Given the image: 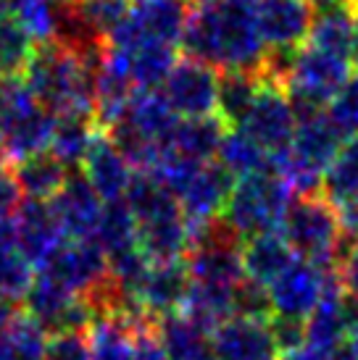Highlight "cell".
<instances>
[{
  "mask_svg": "<svg viewBox=\"0 0 358 360\" xmlns=\"http://www.w3.org/2000/svg\"><path fill=\"white\" fill-rule=\"evenodd\" d=\"M332 274H335L332 269L295 255V260L268 287L271 319L306 321L319 308V302L324 300Z\"/></svg>",
  "mask_w": 358,
  "mask_h": 360,
  "instance_id": "obj_12",
  "label": "cell"
},
{
  "mask_svg": "<svg viewBox=\"0 0 358 360\" xmlns=\"http://www.w3.org/2000/svg\"><path fill=\"white\" fill-rule=\"evenodd\" d=\"M153 329L169 360H198L211 350V334L182 310L156 321Z\"/></svg>",
  "mask_w": 358,
  "mask_h": 360,
  "instance_id": "obj_29",
  "label": "cell"
},
{
  "mask_svg": "<svg viewBox=\"0 0 358 360\" xmlns=\"http://www.w3.org/2000/svg\"><path fill=\"white\" fill-rule=\"evenodd\" d=\"M253 11L268 56L292 53L309 42L316 13L306 0H253Z\"/></svg>",
  "mask_w": 358,
  "mask_h": 360,
  "instance_id": "obj_17",
  "label": "cell"
},
{
  "mask_svg": "<svg viewBox=\"0 0 358 360\" xmlns=\"http://www.w3.org/2000/svg\"><path fill=\"white\" fill-rule=\"evenodd\" d=\"M45 360H92L85 334H56L48 342Z\"/></svg>",
  "mask_w": 358,
  "mask_h": 360,
  "instance_id": "obj_40",
  "label": "cell"
},
{
  "mask_svg": "<svg viewBox=\"0 0 358 360\" xmlns=\"http://www.w3.org/2000/svg\"><path fill=\"white\" fill-rule=\"evenodd\" d=\"M348 350L353 352V358L358 360V329L353 331V337H350V340H348Z\"/></svg>",
  "mask_w": 358,
  "mask_h": 360,
  "instance_id": "obj_50",
  "label": "cell"
},
{
  "mask_svg": "<svg viewBox=\"0 0 358 360\" xmlns=\"http://www.w3.org/2000/svg\"><path fill=\"white\" fill-rule=\"evenodd\" d=\"M106 202L98 198V192L90 187V181L80 174H69L66 184L50 200V208L58 219L66 240L90 242L98 226V219Z\"/></svg>",
  "mask_w": 358,
  "mask_h": 360,
  "instance_id": "obj_21",
  "label": "cell"
},
{
  "mask_svg": "<svg viewBox=\"0 0 358 360\" xmlns=\"http://www.w3.org/2000/svg\"><path fill=\"white\" fill-rule=\"evenodd\" d=\"M90 242L106 255V260L137 248V224H135V216H132L127 200L103 205V213H100L95 234Z\"/></svg>",
  "mask_w": 358,
  "mask_h": 360,
  "instance_id": "obj_33",
  "label": "cell"
},
{
  "mask_svg": "<svg viewBox=\"0 0 358 360\" xmlns=\"http://www.w3.org/2000/svg\"><path fill=\"white\" fill-rule=\"evenodd\" d=\"M24 313L37 321L50 337H56V334H85L98 316V308L90 297H80L37 274L30 292L24 295Z\"/></svg>",
  "mask_w": 358,
  "mask_h": 360,
  "instance_id": "obj_10",
  "label": "cell"
},
{
  "mask_svg": "<svg viewBox=\"0 0 358 360\" xmlns=\"http://www.w3.org/2000/svg\"><path fill=\"white\" fill-rule=\"evenodd\" d=\"M198 360H219V358H216V355H214V350H209V352H206V355H200Z\"/></svg>",
  "mask_w": 358,
  "mask_h": 360,
  "instance_id": "obj_52",
  "label": "cell"
},
{
  "mask_svg": "<svg viewBox=\"0 0 358 360\" xmlns=\"http://www.w3.org/2000/svg\"><path fill=\"white\" fill-rule=\"evenodd\" d=\"M135 360H169V355L163 352L156 329L148 326L137 334V347H135Z\"/></svg>",
  "mask_w": 358,
  "mask_h": 360,
  "instance_id": "obj_44",
  "label": "cell"
},
{
  "mask_svg": "<svg viewBox=\"0 0 358 360\" xmlns=\"http://www.w3.org/2000/svg\"><path fill=\"white\" fill-rule=\"evenodd\" d=\"M264 74H242V71H227L219 77V95H216V119L235 129L250 113L253 103L259 98Z\"/></svg>",
  "mask_w": 358,
  "mask_h": 360,
  "instance_id": "obj_31",
  "label": "cell"
},
{
  "mask_svg": "<svg viewBox=\"0 0 358 360\" xmlns=\"http://www.w3.org/2000/svg\"><path fill=\"white\" fill-rule=\"evenodd\" d=\"M6 340H8L13 360H45L50 334L27 313H19L6 329Z\"/></svg>",
  "mask_w": 358,
  "mask_h": 360,
  "instance_id": "obj_38",
  "label": "cell"
},
{
  "mask_svg": "<svg viewBox=\"0 0 358 360\" xmlns=\"http://www.w3.org/2000/svg\"><path fill=\"white\" fill-rule=\"evenodd\" d=\"M58 3H66V0H58Z\"/></svg>",
  "mask_w": 358,
  "mask_h": 360,
  "instance_id": "obj_53",
  "label": "cell"
},
{
  "mask_svg": "<svg viewBox=\"0 0 358 360\" xmlns=\"http://www.w3.org/2000/svg\"><path fill=\"white\" fill-rule=\"evenodd\" d=\"M21 202H24V192H21L13 171L6 169L0 174V219H13Z\"/></svg>",
  "mask_w": 358,
  "mask_h": 360,
  "instance_id": "obj_43",
  "label": "cell"
},
{
  "mask_svg": "<svg viewBox=\"0 0 358 360\" xmlns=\"http://www.w3.org/2000/svg\"><path fill=\"white\" fill-rule=\"evenodd\" d=\"M0 79H3V77H0Z\"/></svg>",
  "mask_w": 358,
  "mask_h": 360,
  "instance_id": "obj_54",
  "label": "cell"
},
{
  "mask_svg": "<svg viewBox=\"0 0 358 360\" xmlns=\"http://www.w3.org/2000/svg\"><path fill=\"white\" fill-rule=\"evenodd\" d=\"M185 263L192 284L240 287L245 281L242 240L224 224V219L192 229V245Z\"/></svg>",
  "mask_w": 358,
  "mask_h": 360,
  "instance_id": "obj_9",
  "label": "cell"
},
{
  "mask_svg": "<svg viewBox=\"0 0 358 360\" xmlns=\"http://www.w3.org/2000/svg\"><path fill=\"white\" fill-rule=\"evenodd\" d=\"M182 48L187 58L221 74H264L268 66L253 0H198L182 34Z\"/></svg>",
  "mask_w": 358,
  "mask_h": 360,
  "instance_id": "obj_1",
  "label": "cell"
},
{
  "mask_svg": "<svg viewBox=\"0 0 358 360\" xmlns=\"http://www.w3.org/2000/svg\"><path fill=\"white\" fill-rule=\"evenodd\" d=\"M235 181L237 179L221 169L219 163H206L182 184V190L174 198L192 229L206 226L211 221H219L224 216L229 195L235 190Z\"/></svg>",
  "mask_w": 358,
  "mask_h": 360,
  "instance_id": "obj_18",
  "label": "cell"
},
{
  "mask_svg": "<svg viewBox=\"0 0 358 360\" xmlns=\"http://www.w3.org/2000/svg\"><path fill=\"white\" fill-rule=\"evenodd\" d=\"M192 287L190 271L185 260H174V263H153L145 287L140 292V310L148 316L153 323L166 316H174L185 308Z\"/></svg>",
  "mask_w": 358,
  "mask_h": 360,
  "instance_id": "obj_23",
  "label": "cell"
},
{
  "mask_svg": "<svg viewBox=\"0 0 358 360\" xmlns=\"http://www.w3.org/2000/svg\"><path fill=\"white\" fill-rule=\"evenodd\" d=\"M219 77V71L200 60L182 58L174 63L159 90L179 119H209L216 116Z\"/></svg>",
  "mask_w": 358,
  "mask_h": 360,
  "instance_id": "obj_13",
  "label": "cell"
},
{
  "mask_svg": "<svg viewBox=\"0 0 358 360\" xmlns=\"http://www.w3.org/2000/svg\"><path fill=\"white\" fill-rule=\"evenodd\" d=\"M342 142L345 140L327 121L324 110L300 116L288 150L274 160V171L288 181L295 198H311L321 190V179L342 148Z\"/></svg>",
  "mask_w": 358,
  "mask_h": 360,
  "instance_id": "obj_5",
  "label": "cell"
},
{
  "mask_svg": "<svg viewBox=\"0 0 358 360\" xmlns=\"http://www.w3.org/2000/svg\"><path fill=\"white\" fill-rule=\"evenodd\" d=\"M327 121L335 127L342 140H353L358 137V74L350 77L340 92L327 103L324 108Z\"/></svg>",
  "mask_w": 358,
  "mask_h": 360,
  "instance_id": "obj_39",
  "label": "cell"
},
{
  "mask_svg": "<svg viewBox=\"0 0 358 360\" xmlns=\"http://www.w3.org/2000/svg\"><path fill=\"white\" fill-rule=\"evenodd\" d=\"M358 329V305L350 300L338 271L332 274L329 287L324 292V300L306 319V347L316 352H332L348 345L353 331Z\"/></svg>",
  "mask_w": 358,
  "mask_h": 360,
  "instance_id": "obj_16",
  "label": "cell"
},
{
  "mask_svg": "<svg viewBox=\"0 0 358 360\" xmlns=\"http://www.w3.org/2000/svg\"><path fill=\"white\" fill-rule=\"evenodd\" d=\"M211 350L219 360H279L271 323L235 316L211 334Z\"/></svg>",
  "mask_w": 358,
  "mask_h": 360,
  "instance_id": "obj_19",
  "label": "cell"
},
{
  "mask_svg": "<svg viewBox=\"0 0 358 360\" xmlns=\"http://www.w3.org/2000/svg\"><path fill=\"white\" fill-rule=\"evenodd\" d=\"M56 113L32 98L21 77L0 79V145L19 163L50 150Z\"/></svg>",
  "mask_w": 358,
  "mask_h": 360,
  "instance_id": "obj_7",
  "label": "cell"
},
{
  "mask_svg": "<svg viewBox=\"0 0 358 360\" xmlns=\"http://www.w3.org/2000/svg\"><path fill=\"white\" fill-rule=\"evenodd\" d=\"M13 221H16V237H19L21 252L27 255V260L35 269H40L42 263L66 242V234L61 229L50 202L24 200Z\"/></svg>",
  "mask_w": 358,
  "mask_h": 360,
  "instance_id": "obj_24",
  "label": "cell"
},
{
  "mask_svg": "<svg viewBox=\"0 0 358 360\" xmlns=\"http://www.w3.org/2000/svg\"><path fill=\"white\" fill-rule=\"evenodd\" d=\"M295 202V192L277 171H264L235 181L224 208V224L245 242L259 234H271L282 229L290 205Z\"/></svg>",
  "mask_w": 358,
  "mask_h": 360,
  "instance_id": "obj_6",
  "label": "cell"
},
{
  "mask_svg": "<svg viewBox=\"0 0 358 360\" xmlns=\"http://www.w3.org/2000/svg\"><path fill=\"white\" fill-rule=\"evenodd\" d=\"M13 176L19 181L27 200L50 202L69 179V169L48 150L40 155H32L27 160H19L13 169Z\"/></svg>",
  "mask_w": 358,
  "mask_h": 360,
  "instance_id": "obj_30",
  "label": "cell"
},
{
  "mask_svg": "<svg viewBox=\"0 0 358 360\" xmlns=\"http://www.w3.org/2000/svg\"><path fill=\"white\" fill-rule=\"evenodd\" d=\"M35 48L37 45L19 24V19L11 13H0V77H21Z\"/></svg>",
  "mask_w": 358,
  "mask_h": 360,
  "instance_id": "obj_35",
  "label": "cell"
},
{
  "mask_svg": "<svg viewBox=\"0 0 358 360\" xmlns=\"http://www.w3.org/2000/svg\"><path fill=\"white\" fill-rule=\"evenodd\" d=\"M35 281V266L21 252L19 245L0 248V300L19 302Z\"/></svg>",
  "mask_w": 358,
  "mask_h": 360,
  "instance_id": "obj_36",
  "label": "cell"
},
{
  "mask_svg": "<svg viewBox=\"0 0 358 360\" xmlns=\"http://www.w3.org/2000/svg\"><path fill=\"white\" fill-rule=\"evenodd\" d=\"M6 163H8V155H6V150H3V145H0V174L6 171Z\"/></svg>",
  "mask_w": 358,
  "mask_h": 360,
  "instance_id": "obj_51",
  "label": "cell"
},
{
  "mask_svg": "<svg viewBox=\"0 0 358 360\" xmlns=\"http://www.w3.org/2000/svg\"><path fill=\"white\" fill-rule=\"evenodd\" d=\"M350 66L356 69L358 74V30H356V40H353V48H350Z\"/></svg>",
  "mask_w": 358,
  "mask_h": 360,
  "instance_id": "obj_49",
  "label": "cell"
},
{
  "mask_svg": "<svg viewBox=\"0 0 358 360\" xmlns=\"http://www.w3.org/2000/svg\"><path fill=\"white\" fill-rule=\"evenodd\" d=\"M103 53L106 45L82 56L58 40L45 42L35 48L21 82L27 84L32 98L56 116L71 110L92 113V77Z\"/></svg>",
  "mask_w": 358,
  "mask_h": 360,
  "instance_id": "obj_2",
  "label": "cell"
},
{
  "mask_svg": "<svg viewBox=\"0 0 358 360\" xmlns=\"http://www.w3.org/2000/svg\"><path fill=\"white\" fill-rule=\"evenodd\" d=\"M321 198L335 208L358 200V137L345 140L321 179Z\"/></svg>",
  "mask_w": 358,
  "mask_h": 360,
  "instance_id": "obj_34",
  "label": "cell"
},
{
  "mask_svg": "<svg viewBox=\"0 0 358 360\" xmlns=\"http://www.w3.org/2000/svg\"><path fill=\"white\" fill-rule=\"evenodd\" d=\"M61 11H63V3L58 0H24L13 16L35 40V45H45L58 37Z\"/></svg>",
  "mask_w": 358,
  "mask_h": 360,
  "instance_id": "obj_37",
  "label": "cell"
},
{
  "mask_svg": "<svg viewBox=\"0 0 358 360\" xmlns=\"http://www.w3.org/2000/svg\"><path fill=\"white\" fill-rule=\"evenodd\" d=\"M124 200L137 224V248L153 263H174L187 258L192 226L185 219L177 198L153 174L137 171Z\"/></svg>",
  "mask_w": 358,
  "mask_h": 360,
  "instance_id": "obj_3",
  "label": "cell"
},
{
  "mask_svg": "<svg viewBox=\"0 0 358 360\" xmlns=\"http://www.w3.org/2000/svg\"><path fill=\"white\" fill-rule=\"evenodd\" d=\"M98 121L87 110H71V113H58L56 127H53V140H50V153L66 166L77 169L90 155L95 140L100 137V129L95 127Z\"/></svg>",
  "mask_w": 358,
  "mask_h": 360,
  "instance_id": "obj_26",
  "label": "cell"
},
{
  "mask_svg": "<svg viewBox=\"0 0 358 360\" xmlns=\"http://www.w3.org/2000/svg\"><path fill=\"white\" fill-rule=\"evenodd\" d=\"M279 234L288 240L292 252L298 258L319 263L324 269H332L335 260L345 250V237L340 229L338 210L319 195L311 198H295L288 216L282 221Z\"/></svg>",
  "mask_w": 358,
  "mask_h": 360,
  "instance_id": "obj_8",
  "label": "cell"
},
{
  "mask_svg": "<svg viewBox=\"0 0 358 360\" xmlns=\"http://www.w3.org/2000/svg\"><path fill=\"white\" fill-rule=\"evenodd\" d=\"M21 3H24V0H0V13H11V16H13V13L21 8Z\"/></svg>",
  "mask_w": 358,
  "mask_h": 360,
  "instance_id": "obj_47",
  "label": "cell"
},
{
  "mask_svg": "<svg viewBox=\"0 0 358 360\" xmlns=\"http://www.w3.org/2000/svg\"><path fill=\"white\" fill-rule=\"evenodd\" d=\"M224 131H227V127L216 116H209V119H179L177 129L171 131L163 153H171V155H179V158L190 160V163L206 166V163H214V158L219 155Z\"/></svg>",
  "mask_w": 358,
  "mask_h": 360,
  "instance_id": "obj_25",
  "label": "cell"
},
{
  "mask_svg": "<svg viewBox=\"0 0 358 360\" xmlns=\"http://www.w3.org/2000/svg\"><path fill=\"white\" fill-rule=\"evenodd\" d=\"M216 163H219L224 171H229L235 179L253 176V174H264V171L274 169L271 155L250 137L248 131L240 129V127L224 131V140H221V145H219Z\"/></svg>",
  "mask_w": 358,
  "mask_h": 360,
  "instance_id": "obj_32",
  "label": "cell"
},
{
  "mask_svg": "<svg viewBox=\"0 0 358 360\" xmlns=\"http://www.w3.org/2000/svg\"><path fill=\"white\" fill-rule=\"evenodd\" d=\"M295 260V252L288 245V240L271 231V234H259L242 242V271L245 279L259 284V287H271L282 271Z\"/></svg>",
  "mask_w": 358,
  "mask_h": 360,
  "instance_id": "obj_27",
  "label": "cell"
},
{
  "mask_svg": "<svg viewBox=\"0 0 358 360\" xmlns=\"http://www.w3.org/2000/svg\"><path fill=\"white\" fill-rule=\"evenodd\" d=\"M298 121L300 113L292 105L285 87L264 71V84H261L259 98L253 103L250 113L245 116V121L240 124V129L248 131L250 137L271 155V160H277L292 142Z\"/></svg>",
  "mask_w": 358,
  "mask_h": 360,
  "instance_id": "obj_11",
  "label": "cell"
},
{
  "mask_svg": "<svg viewBox=\"0 0 358 360\" xmlns=\"http://www.w3.org/2000/svg\"><path fill=\"white\" fill-rule=\"evenodd\" d=\"M338 276H340V281H342L345 295L358 305V242L345 245V252H342V258H340Z\"/></svg>",
  "mask_w": 358,
  "mask_h": 360,
  "instance_id": "obj_42",
  "label": "cell"
},
{
  "mask_svg": "<svg viewBox=\"0 0 358 360\" xmlns=\"http://www.w3.org/2000/svg\"><path fill=\"white\" fill-rule=\"evenodd\" d=\"M266 74L285 87L300 116H309L327 108V103L350 79V60L303 45L292 53L268 56Z\"/></svg>",
  "mask_w": 358,
  "mask_h": 360,
  "instance_id": "obj_4",
  "label": "cell"
},
{
  "mask_svg": "<svg viewBox=\"0 0 358 360\" xmlns=\"http://www.w3.org/2000/svg\"><path fill=\"white\" fill-rule=\"evenodd\" d=\"M271 334L279 347V355L295 352L306 347V321H292V319H271Z\"/></svg>",
  "mask_w": 358,
  "mask_h": 360,
  "instance_id": "obj_41",
  "label": "cell"
},
{
  "mask_svg": "<svg viewBox=\"0 0 358 360\" xmlns=\"http://www.w3.org/2000/svg\"><path fill=\"white\" fill-rule=\"evenodd\" d=\"M0 360H13L8 347V340H6V331H0Z\"/></svg>",
  "mask_w": 358,
  "mask_h": 360,
  "instance_id": "obj_48",
  "label": "cell"
},
{
  "mask_svg": "<svg viewBox=\"0 0 358 360\" xmlns=\"http://www.w3.org/2000/svg\"><path fill=\"white\" fill-rule=\"evenodd\" d=\"M137 169L132 166V160L113 145L109 134L100 131L90 155L82 163V176L90 181V187L98 192L103 202L124 200L135 181Z\"/></svg>",
  "mask_w": 358,
  "mask_h": 360,
  "instance_id": "obj_20",
  "label": "cell"
},
{
  "mask_svg": "<svg viewBox=\"0 0 358 360\" xmlns=\"http://www.w3.org/2000/svg\"><path fill=\"white\" fill-rule=\"evenodd\" d=\"M314 11H327V8H338V6H350L353 0H306Z\"/></svg>",
  "mask_w": 358,
  "mask_h": 360,
  "instance_id": "obj_46",
  "label": "cell"
},
{
  "mask_svg": "<svg viewBox=\"0 0 358 360\" xmlns=\"http://www.w3.org/2000/svg\"><path fill=\"white\" fill-rule=\"evenodd\" d=\"M356 30H358L356 6H338V8L316 11L309 32V45L350 60V48H353V40H356Z\"/></svg>",
  "mask_w": 358,
  "mask_h": 360,
  "instance_id": "obj_28",
  "label": "cell"
},
{
  "mask_svg": "<svg viewBox=\"0 0 358 360\" xmlns=\"http://www.w3.org/2000/svg\"><path fill=\"white\" fill-rule=\"evenodd\" d=\"M153 326V321L135 313L103 310L85 331L92 360H135L137 334Z\"/></svg>",
  "mask_w": 358,
  "mask_h": 360,
  "instance_id": "obj_22",
  "label": "cell"
},
{
  "mask_svg": "<svg viewBox=\"0 0 358 360\" xmlns=\"http://www.w3.org/2000/svg\"><path fill=\"white\" fill-rule=\"evenodd\" d=\"M37 271L63 290L92 297L109 279V260L92 242L66 240Z\"/></svg>",
  "mask_w": 358,
  "mask_h": 360,
  "instance_id": "obj_15",
  "label": "cell"
},
{
  "mask_svg": "<svg viewBox=\"0 0 358 360\" xmlns=\"http://www.w3.org/2000/svg\"><path fill=\"white\" fill-rule=\"evenodd\" d=\"M190 13H192L190 0H132L127 21L109 40H145L177 48L182 45Z\"/></svg>",
  "mask_w": 358,
  "mask_h": 360,
  "instance_id": "obj_14",
  "label": "cell"
},
{
  "mask_svg": "<svg viewBox=\"0 0 358 360\" xmlns=\"http://www.w3.org/2000/svg\"><path fill=\"white\" fill-rule=\"evenodd\" d=\"M279 360H327V355H324V352L311 350V347H300V350H295V352L282 355Z\"/></svg>",
  "mask_w": 358,
  "mask_h": 360,
  "instance_id": "obj_45",
  "label": "cell"
}]
</instances>
